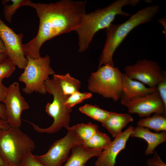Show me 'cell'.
Segmentation results:
<instances>
[{
	"instance_id": "obj_1",
	"label": "cell",
	"mask_w": 166,
	"mask_h": 166,
	"mask_svg": "<svg viewBox=\"0 0 166 166\" xmlns=\"http://www.w3.org/2000/svg\"><path fill=\"white\" fill-rule=\"evenodd\" d=\"M87 2L73 0L49 3L31 2L29 6L36 10L39 25L36 36L23 45L26 53L32 57H39L41 48L45 42L61 34L76 31L87 13Z\"/></svg>"
},
{
	"instance_id": "obj_2",
	"label": "cell",
	"mask_w": 166,
	"mask_h": 166,
	"mask_svg": "<svg viewBox=\"0 0 166 166\" xmlns=\"http://www.w3.org/2000/svg\"><path fill=\"white\" fill-rule=\"evenodd\" d=\"M140 2V0H117L104 8L86 13L81 25L76 31L78 36V52L86 51L95 34L108 27L117 16H130L128 13L123 10L124 6L134 7Z\"/></svg>"
},
{
	"instance_id": "obj_3",
	"label": "cell",
	"mask_w": 166,
	"mask_h": 166,
	"mask_svg": "<svg viewBox=\"0 0 166 166\" xmlns=\"http://www.w3.org/2000/svg\"><path fill=\"white\" fill-rule=\"evenodd\" d=\"M160 6L151 5L141 9L124 22L119 24L112 23L105 29L106 39L99 59L98 68L109 64L114 65L113 56L117 48L133 29L140 25L151 21L157 14Z\"/></svg>"
},
{
	"instance_id": "obj_4",
	"label": "cell",
	"mask_w": 166,
	"mask_h": 166,
	"mask_svg": "<svg viewBox=\"0 0 166 166\" xmlns=\"http://www.w3.org/2000/svg\"><path fill=\"white\" fill-rule=\"evenodd\" d=\"M34 141L20 128L0 130V156L6 166H19L24 156L34 149Z\"/></svg>"
},
{
	"instance_id": "obj_5",
	"label": "cell",
	"mask_w": 166,
	"mask_h": 166,
	"mask_svg": "<svg viewBox=\"0 0 166 166\" xmlns=\"http://www.w3.org/2000/svg\"><path fill=\"white\" fill-rule=\"evenodd\" d=\"M46 92L53 95V100L51 103H48L45 106V111L52 117L53 121L49 127L43 128L29 121L34 129L40 133H52L59 131L63 127L67 129L69 127L70 113L72 109L67 108L65 103L69 96L65 95L56 79L53 77L49 78L45 82Z\"/></svg>"
},
{
	"instance_id": "obj_6",
	"label": "cell",
	"mask_w": 166,
	"mask_h": 166,
	"mask_svg": "<svg viewBox=\"0 0 166 166\" xmlns=\"http://www.w3.org/2000/svg\"><path fill=\"white\" fill-rule=\"evenodd\" d=\"M122 75L117 67L109 64L103 65L91 74L88 89L117 101L120 99L122 92Z\"/></svg>"
},
{
	"instance_id": "obj_7",
	"label": "cell",
	"mask_w": 166,
	"mask_h": 166,
	"mask_svg": "<svg viewBox=\"0 0 166 166\" xmlns=\"http://www.w3.org/2000/svg\"><path fill=\"white\" fill-rule=\"evenodd\" d=\"M27 64L24 72L18 77V81L24 83L22 91L27 94L35 92L42 94L46 93L44 85L49 76L55 74L50 65V59L47 55L44 57L33 59L26 57Z\"/></svg>"
},
{
	"instance_id": "obj_8",
	"label": "cell",
	"mask_w": 166,
	"mask_h": 166,
	"mask_svg": "<svg viewBox=\"0 0 166 166\" xmlns=\"http://www.w3.org/2000/svg\"><path fill=\"white\" fill-rule=\"evenodd\" d=\"M67 130L66 135L55 141L45 153L34 155L35 158L45 166H62L63 163L68 158L71 149L83 143V140L72 127Z\"/></svg>"
},
{
	"instance_id": "obj_9",
	"label": "cell",
	"mask_w": 166,
	"mask_h": 166,
	"mask_svg": "<svg viewBox=\"0 0 166 166\" xmlns=\"http://www.w3.org/2000/svg\"><path fill=\"white\" fill-rule=\"evenodd\" d=\"M124 73L131 79L138 81L148 87L156 88L157 85L166 79L159 63L147 59L138 60L133 65L126 66Z\"/></svg>"
},
{
	"instance_id": "obj_10",
	"label": "cell",
	"mask_w": 166,
	"mask_h": 166,
	"mask_svg": "<svg viewBox=\"0 0 166 166\" xmlns=\"http://www.w3.org/2000/svg\"><path fill=\"white\" fill-rule=\"evenodd\" d=\"M23 37L22 33H16L0 18V38L5 46L7 57L21 69H25L28 62L23 49Z\"/></svg>"
},
{
	"instance_id": "obj_11",
	"label": "cell",
	"mask_w": 166,
	"mask_h": 166,
	"mask_svg": "<svg viewBox=\"0 0 166 166\" xmlns=\"http://www.w3.org/2000/svg\"><path fill=\"white\" fill-rule=\"evenodd\" d=\"M6 120L10 126L20 128L22 112L29 108L28 104L22 95L19 84L15 82L7 87L5 100Z\"/></svg>"
},
{
	"instance_id": "obj_12",
	"label": "cell",
	"mask_w": 166,
	"mask_h": 166,
	"mask_svg": "<svg viewBox=\"0 0 166 166\" xmlns=\"http://www.w3.org/2000/svg\"><path fill=\"white\" fill-rule=\"evenodd\" d=\"M129 114L137 113L140 117H150L152 113L165 116L166 106L157 90L145 96L134 98L124 105Z\"/></svg>"
},
{
	"instance_id": "obj_13",
	"label": "cell",
	"mask_w": 166,
	"mask_h": 166,
	"mask_svg": "<svg viewBox=\"0 0 166 166\" xmlns=\"http://www.w3.org/2000/svg\"><path fill=\"white\" fill-rule=\"evenodd\" d=\"M134 127L129 126L124 131L115 137L95 162L96 166H115L116 159L119 153L126 146L127 142L133 132Z\"/></svg>"
},
{
	"instance_id": "obj_14",
	"label": "cell",
	"mask_w": 166,
	"mask_h": 166,
	"mask_svg": "<svg viewBox=\"0 0 166 166\" xmlns=\"http://www.w3.org/2000/svg\"><path fill=\"white\" fill-rule=\"evenodd\" d=\"M156 91V88L147 87L143 83L131 79L123 73L120 103L124 106L132 99L144 96Z\"/></svg>"
},
{
	"instance_id": "obj_15",
	"label": "cell",
	"mask_w": 166,
	"mask_h": 166,
	"mask_svg": "<svg viewBox=\"0 0 166 166\" xmlns=\"http://www.w3.org/2000/svg\"><path fill=\"white\" fill-rule=\"evenodd\" d=\"M130 136L142 139L147 143V147L145 153L149 155L153 153L156 148L166 141V132L153 133L147 128L137 126L134 128Z\"/></svg>"
},
{
	"instance_id": "obj_16",
	"label": "cell",
	"mask_w": 166,
	"mask_h": 166,
	"mask_svg": "<svg viewBox=\"0 0 166 166\" xmlns=\"http://www.w3.org/2000/svg\"><path fill=\"white\" fill-rule=\"evenodd\" d=\"M71 150V155L63 166H85L90 159L99 156L102 152V149L89 148L82 144L75 146Z\"/></svg>"
},
{
	"instance_id": "obj_17",
	"label": "cell",
	"mask_w": 166,
	"mask_h": 166,
	"mask_svg": "<svg viewBox=\"0 0 166 166\" xmlns=\"http://www.w3.org/2000/svg\"><path fill=\"white\" fill-rule=\"evenodd\" d=\"M133 119L129 113L110 112L106 119L101 123L113 137L121 133L122 129Z\"/></svg>"
},
{
	"instance_id": "obj_18",
	"label": "cell",
	"mask_w": 166,
	"mask_h": 166,
	"mask_svg": "<svg viewBox=\"0 0 166 166\" xmlns=\"http://www.w3.org/2000/svg\"><path fill=\"white\" fill-rule=\"evenodd\" d=\"M58 83L64 94L70 96L79 91L81 83L78 80L70 76L69 73L65 75L54 74L53 77Z\"/></svg>"
},
{
	"instance_id": "obj_19",
	"label": "cell",
	"mask_w": 166,
	"mask_h": 166,
	"mask_svg": "<svg viewBox=\"0 0 166 166\" xmlns=\"http://www.w3.org/2000/svg\"><path fill=\"white\" fill-rule=\"evenodd\" d=\"M138 126L154 130L158 132L166 130V118L165 116L154 114L151 117L140 119L137 122Z\"/></svg>"
},
{
	"instance_id": "obj_20",
	"label": "cell",
	"mask_w": 166,
	"mask_h": 166,
	"mask_svg": "<svg viewBox=\"0 0 166 166\" xmlns=\"http://www.w3.org/2000/svg\"><path fill=\"white\" fill-rule=\"evenodd\" d=\"M111 141L109 136L98 130L90 139L83 141L82 144L89 148L104 149Z\"/></svg>"
},
{
	"instance_id": "obj_21",
	"label": "cell",
	"mask_w": 166,
	"mask_h": 166,
	"mask_svg": "<svg viewBox=\"0 0 166 166\" xmlns=\"http://www.w3.org/2000/svg\"><path fill=\"white\" fill-rule=\"evenodd\" d=\"M79 111L93 119L102 123L110 113L96 105L87 104L80 107Z\"/></svg>"
},
{
	"instance_id": "obj_22",
	"label": "cell",
	"mask_w": 166,
	"mask_h": 166,
	"mask_svg": "<svg viewBox=\"0 0 166 166\" xmlns=\"http://www.w3.org/2000/svg\"><path fill=\"white\" fill-rule=\"evenodd\" d=\"M72 128L83 141L90 139L99 130L98 126L97 124L91 122L78 124L73 126Z\"/></svg>"
},
{
	"instance_id": "obj_23",
	"label": "cell",
	"mask_w": 166,
	"mask_h": 166,
	"mask_svg": "<svg viewBox=\"0 0 166 166\" xmlns=\"http://www.w3.org/2000/svg\"><path fill=\"white\" fill-rule=\"evenodd\" d=\"M12 4L7 5L4 4L3 12L6 20L9 23L12 22V17L17 10L20 7L29 6L32 2L30 0H11Z\"/></svg>"
},
{
	"instance_id": "obj_24",
	"label": "cell",
	"mask_w": 166,
	"mask_h": 166,
	"mask_svg": "<svg viewBox=\"0 0 166 166\" xmlns=\"http://www.w3.org/2000/svg\"><path fill=\"white\" fill-rule=\"evenodd\" d=\"M92 96L90 92H75L69 96L66 99L65 105L68 108L72 109L75 105L82 103L84 100L90 98Z\"/></svg>"
},
{
	"instance_id": "obj_25",
	"label": "cell",
	"mask_w": 166,
	"mask_h": 166,
	"mask_svg": "<svg viewBox=\"0 0 166 166\" xmlns=\"http://www.w3.org/2000/svg\"><path fill=\"white\" fill-rule=\"evenodd\" d=\"M16 65L9 58L0 63V83L3 80L10 77L15 71Z\"/></svg>"
},
{
	"instance_id": "obj_26",
	"label": "cell",
	"mask_w": 166,
	"mask_h": 166,
	"mask_svg": "<svg viewBox=\"0 0 166 166\" xmlns=\"http://www.w3.org/2000/svg\"><path fill=\"white\" fill-rule=\"evenodd\" d=\"M19 166H45L38 161L32 152L26 154L21 160Z\"/></svg>"
},
{
	"instance_id": "obj_27",
	"label": "cell",
	"mask_w": 166,
	"mask_h": 166,
	"mask_svg": "<svg viewBox=\"0 0 166 166\" xmlns=\"http://www.w3.org/2000/svg\"><path fill=\"white\" fill-rule=\"evenodd\" d=\"M156 89L166 106V79L161 81L157 85Z\"/></svg>"
},
{
	"instance_id": "obj_28",
	"label": "cell",
	"mask_w": 166,
	"mask_h": 166,
	"mask_svg": "<svg viewBox=\"0 0 166 166\" xmlns=\"http://www.w3.org/2000/svg\"><path fill=\"white\" fill-rule=\"evenodd\" d=\"M153 158L147 160V164L149 166H166L156 152Z\"/></svg>"
},
{
	"instance_id": "obj_29",
	"label": "cell",
	"mask_w": 166,
	"mask_h": 166,
	"mask_svg": "<svg viewBox=\"0 0 166 166\" xmlns=\"http://www.w3.org/2000/svg\"><path fill=\"white\" fill-rule=\"evenodd\" d=\"M7 87L0 83V103H3L5 97Z\"/></svg>"
},
{
	"instance_id": "obj_30",
	"label": "cell",
	"mask_w": 166,
	"mask_h": 166,
	"mask_svg": "<svg viewBox=\"0 0 166 166\" xmlns=\"http://www.w3.org/2000/svg\"><path fill=\"white\" fill-rule=\"evenodd\" d=\"M0 118L6 120V107L2 103H0Z\"/></svg>"
},
{
	"instance_id": "obj_31",
	"label": "cell",
	"mask_w": 166,
	"mask_h": 166,
	"mask_svg": "<svg viewBox=\"0 0 166 166\" xmlns=\"http://www.w3.org/2000/svg\"><path fill=\"white\" fill-rule=\"evenodd\" d=\"M10 127L6 120L0 118V130L7 129Z\"/></svg>"
},
{
	"instance_id": "obj_32",
	"label": "cell",
	"mask_w": 166,
	"mask_h": 166,
	"mask_svg": "<svg viewBox=\"0 0 166 166\" xmlns=\"http://www.w3.org/2000/svg\"><path fill=\"white\" fill-rule=\"evenodd\" d=\"M6 53V49L3 43L0 39V54L2 53Z\"/></svg>"
},
{
	"instance_id": "obj_33",
	"label": "cell",
	"mask_w": 166,
	"mask_h": 166,
	"mask_svg": "<svg viewBox=\"0 0 166 166\" xmlns=\"http://www.w3.org/2000/svg\"><path fill=\"white\" fill-rule=\"evenodd\" d=\"M7 56L5 53L0 54V63L7 58Z\"/></svg>"
},
{
	"instance_id": "obj_34",
	"label": "cell",
	"mask_w": 166,
	"mask_h": 166,
	"mask_svg": "<svg viewBox=\"0 0 166 166\" xmlns=\"http://www.w3.org/2000/svg\"><path fill=\"white\" fill-rule=\"evenodd\" d=\"M0 166H6V165L2 160V158L0 156Z\"/></svg>"
}]
</instances>
